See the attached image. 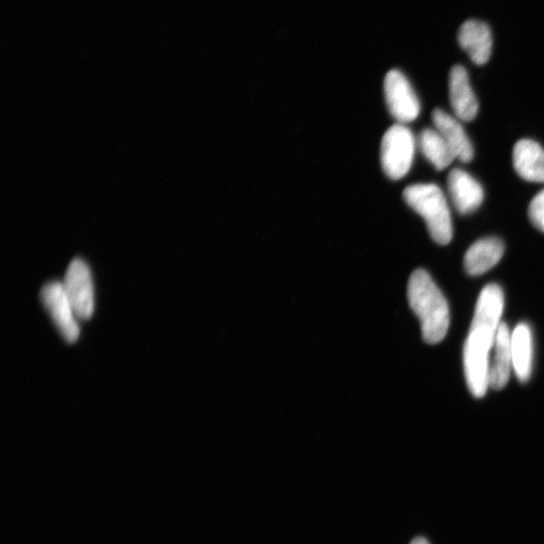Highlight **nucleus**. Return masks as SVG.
Listing matches in <instances>:
<instances>
[{"label": "nucleus", "instance_id": "nucleus-1", "mask_svg": "<svg viewBox=\"0 0 544 544\" xmlns=\"http://www.w3.org/2000/svg\"><path fill=\"white\" fill-rule=\"evenodd\" d=\"M504 294L495 284L481 292L470 332L464 347V369L470 392L477 398L486 395L489 388L491 351L501 324Z\"/></svg>", "mask_w": 544, "mask_h": 544}, {"label": "nucleus", "instance_id": "nucleus-2", "mask_svg": "<svg viewBox=\"0 0 544 544\" xmlns=\"http://www.w3.org/2000/svg\"><path fill=\"white\" fill-rule=\"evenodd\" d=\"M407 299L421 321L424 341L431 345L442 342L450 327V308L426 270L413 272L407 286Z\"/></svg>", "mask_w": 544, "mask_h": 544}, {"label": "nucleus", "instance_id": "nucleus-3", "mask_svg": "<svg viewBox=\"0 0 544 544\" xmlns=\"http://www.w3.org/2000/svg\"><path fill=\"white\" fill-rule=\"evenodd\" d=\"M403 199L426 221L431 237L440 245L453 239V223L448 202L441 188L435 184H417L407 187Z\"/></svg>", "mask_w": 544, "mask_h": 544}, {"label": "nucleus", "instance_id": "nucleus-4", "mask_svg": "<svg viewBox=\"0 0 544 544\" xmlns=\"http://www.w3.org/2000/svg\"><path fill=\"white\" fill-rule=\"evenodd\" d=\"M417 145L412 130L404 124H394L385 132L380 147V161L388 178L397 181L410 172Z\"/></svg>", "mask_w": 544, "mask_h": 544}, {"label": "nucleus", "instance_id": "nucleus-5", "mask_svg": "<svg viewBox=\"0 0 544 544\" xmlns=\"http://www.w3.org/2000/svg\"><path fill=\"white\" fill-rule=\"evenodd\" d=\"M384 96L391 116L400 124L416 120L421 113V103L413 86L398 70L387 73Z\"/></svg>", "mask_w": 544, "mask_h": 544}, {"label": "nucleus", "instance_id": "nucleus-6", "mask_svg": "<svg viewBox=\"0 0 544 544\" xmlns=\"http://www.w3.org/2000/svg\"><path fill=\"white\" fill-rule=\"evenodd\" d=\"M65 292L78 319L89 320L95 309L94 288L89 266L82 259H74L63 283Z\"/></svg>", "mask_w": 544, "mask_h": 544}, {"label": "nucleus", "instance_id": "nucleus-7", "mask_svg": "<svg viewBox=\"0 0 544 544\" xmlns=\"http://www.w3.org/2000/svg\"><path fill=\"white\" fill-rule=\"evenodd\" d=\"M41 299L63 338L69 343L76 342L80 336L78 317L63 284L53 282L45 285Z\"/></svg>", "mask_w": 544, "mask_h": 544}, {"label": "nucleus", "instance_id": "nucleus-8", "mask_svg": "<svg viewBox=\"0 0 544 544\" xmlns=\"http://www.w3.org/2000/svg\"><path fill=\"white\" fill-rule=\"evenodd\" d=\"M448 189L455 208L462 215L475 212L484 201L482 186L461 169H454L449 174Z\"/></svg>", "mask_w": 544, "mask_h": 544}, {"label": "nucleus", "instance_id": "nucleus-9", "mask_svg": "<svg viewBox=\"0 0 544 544\" xmlns=\"http://www.w3.org/2000/svg\"><path fill=\"white\" fill-rule=\"evenodd\" d=\"M450 102L458 119L470 122L479 111L478 100L471 87L469 75L463 66L452 68L449 80Z\"/></svg>", "mask_w": 544, "mask_h": 544}, {"label": "nucleus", "instance_id": "nucleus-10", "mask_svg": "<svg viewBox=\"0 0 544 544\" xmlns=\"http://www.w3.org/2000/svg\"><path fill=\"white\" fill-rule=\"evenodd\" d=\"M432 119L456 158L462 163H470L474 158V148L458 119L440 108L433 111Z\"/></svg>", "mask_w": 544, "mask_h": 544}, {"label": "nucleus", "instance_id": "nucleus-11", "mask_svg": "<svg viewBox=\"0 0 544 544\" xmlns=\"http://www.w3.org/2000/svg\"><path fill=\"white\" fill-rule=\"evenodd\" d=\"M493 350L489 367V387L501 390L507 385L513 369L511 333L505 323H501L498 328Z\"/></svg>", "mask_w": 544, "mask_h": 544}, {"label": "nucleus", "instance_id": "nucleus-12", "mask_svg": "<svg viewBox=\"0 0 544 544\" xmlns=\"http://www.w3.org/2000/svg\"><path fill=\"white\" fill-rule=\"evenodd\" d=\"M459 43L471 60L479 66L485 65L492 54V34L490 28L480 21H467L459 32Z\"/></svg>", "mask_w": 544, "mask_h": 544}, {"label": "nucleus", "instance_id": "nucleus-13", "mask_svg": "<svg viewBox=\"0 0 544 544\" xmlns=\"http://www.w3.org/2000/svg\"><path fill=\"white\" fill-rule=\"evenodd\" d=\"M504 251L505 245L501 239L496 237L480 239L466 252L465 269L472 277L481 276L501 260Z\"/></svg>", "mask_w": 544, "mask_h": 544}, {"label": "nucleus", "instance_id": "nucleus-14", "mask_svg": "<svg viewBox=\"0 0 544 544\" xmlns=\"http://www.w3.org/2000/svg\"><path fill=\"white\" fill-rule=\"evenodd\" d=\"M513 166L523 180L544 183V150L531 140L519 141L513 149Z\"/></svg>", "mask_w": 544, "mask_h": 544}, {"label": "nucleus", "instance_id": "nucleus-15", "mask_svg": "<svg viewBox=\"0 0 544 544\" xmlns=\"http://www.w3.org/2000/svg\"><path fill=\"white\" fill-rule=\"evenodd\" d=\"M513 370L521 383H526L532 371L533 341L530 327L520 323L511 333Z\"/></svg>", "mask_w": 544, "mask_h": 544}, {"label": "nucleus", "instance_id": "nucleus-16", "mask_svg": "<svg viewBox=\"0 0 544 544\" xmlns=\"http://www.w3.org/2000/svg\"><path fill=\"white\" fill-rule=\"evenodd\" d=\"M417 143L422 154L438 171L447 169L457 159L438 130L424 129Z\"/></svg>", "mask_w": 544, "mask_h": 544}, {"label": "nucleus", "instance_id": "nucleus-17", "mask_svg": "<svg viewBox=\"0 0 544 544\" xmlns=\"http://www.w3.org/2000/svg\"><path fill=\"white\" fill-rule=\"evenodd\" d=\"M528 217L531 224L541 232H544V189L530 202Z\"/></svg>", "mask_w": 544, "mask_h": 544}, {"label": "nucleus", "instance_id": "nucleus-18", "mask_svg": "<svg viewBox=\"0 0 544 544\" xmlns=\"http://www.w3.org/2000/svg\"><path fill=\"white\" fill-rule=\"evenodd\" d=\"M411 544H430V543L424 537H417L411 542Z\"/></svg>", "mask_w": 544, "mask_h": 544}]
</instances>
